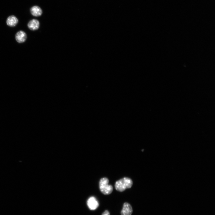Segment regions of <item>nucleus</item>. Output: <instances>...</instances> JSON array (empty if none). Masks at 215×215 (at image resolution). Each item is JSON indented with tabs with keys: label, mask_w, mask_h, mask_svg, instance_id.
<instances>
[{
	"label": "nucleus",
	"mask_w": 215,
	"mask_h": 215,
	"mask_svg": "<svg viewBox=\"0 0 215 215\" xmlns=\"http://www.w3.org/2000/svg\"><path fill=\"white\" fill-rule=\"evenodd\" d=\"M133 184V182L131 179L125 177L117 181L115 187L118 191L123 192L127 188H131Z\"/></svg>",
	"instance_id": "f257e3e1"
},
{
	"label": "nucleus",
	"mask_w": 215,
	"mask_h": 215,
	"mask_svg": "<svg viewBox=\"0 0 215 215\" xmlns=\"http://www.w3.org/2000/svg\"><path fill=\"white\" fill-rule=\"evenodd\" d=\"M109 180L106 177L101 178L99 182V188L101 192L104 194H110L113 190V186L109 184Z\"/></svg>",
	"instance_id": "f03ea898"
},
{
	"label": "nucleus",
	"mask_w": 215,
	"mask_h": 215,
	"mask_svg": "<svg viewBox=\"0 0 215 215\" xmlns=\"http://www.w3.org/2000/svg\"><path fill=\"white\" fill-rule=\"evenodd\" d=\"M87 204L89 208L92 210L96 209L99 205L98 200L94 197H89L87 201Z\"/></svg>",
	"instance_id": "7ed1b4c3"
},
{
	"label": "nucleus",
	"mask_w": 215,
	"mask_h": 215,
	"mask_svg": "<svg viewBox=\"0 0 215 215\" xmlns=\"http://www.w3.org/2000/svg\"><path fill=\"white\" fill-rule=\"evenodd\" d=\"M133 211V208L131 205L128 202H125L123 205L121 214V215H131Z\"/></svg>",
	"instance_id": "20e7f679"
},
{
	"label": "nucleus",
	"mask_w": 215,
	"mask_h": 215,
	"mask_svg": "<svg viewBox=\"0 0 215 215\" xmlns=\"http://www.w3.org/2000/svg\"><path fill=\"white\" fill-rule=\"evenodd\" d=\"M27 38L26 33L22 31L18 32L16 35V39L18 42L22 43L24 42Z\"/></svg>",
	"instance_id": "39448f33"
},
{
	"label": "nucleus",
	"mask_w": 215,
	"mask_h": 215,
	"mask_svg": "<svg viewBox=\"0 0 215 215\" xmlns=\"http://www.w3.org/2000/svg\"><path fill=\"white\" fill-rule=\"evenodd\" d=\"M28 26L30 30L35 31L39 29L40 27V23L38 20L33 19L29 23Z\"/></svg>",
	"instance_id": "423d86ee"
},
{
	"label": "nucleus",
	"mask_w": 215,
	"mask_h": 215,
	"mask_svg": "<svg viewBox=\"0 0 215 215\" xmlns=\"http://www.w3.org/2000/svg\"><path fill=\"white\" fill-rule=\"evenodd\" d=\"M18 22V20L17 18L14 16H9L7 21V25L10 27H14L16 26Z\"/></svg>",
	"instance_id": "0eeeda50"
},
{
	"label": "nucleus",
	"mask_w": 215,
	"mask_h": 215,
	"mask_svg": "<svg viewBox=\"0 0 215 215\" xmlns=\"http://www.w3.org/2000/svg\"><path fill=\"white\" fill-rule=\"evenodd\" d=\"M30 11L32 15L36 17L41 16L43 13L41 9L37 6H35L32 7Z\"/></svg>",
	"instance_id": "6e6552de"
},
{
	"label": "nucleus",
	"mask_w": 215,
	"mask_h": 215,
	"mask_svg": "<svg viewBox=\"0 0 215 215\" xmlns=\"http://www.w3.org/2000/svg\"><path fill=\"white\" fill-rule=\"evenodd\" d=\"M102 215H110V213L108 210H106L102 213Z\"/></svg>",
	"instance_id": "1a4fd4ad"
}]
</instances>
